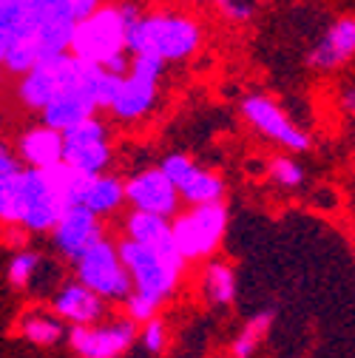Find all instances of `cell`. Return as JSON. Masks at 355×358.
<instances>
[{
  "label": "cell",
  "mask_w": 355,
  "mask_h": 358,
  "mask_svg": "<svg viewBox=\"0 0 355 358\" xmlns=\"http://www.w3.org/2000/svg\"><path fill=\"white\" fill-rule=\"evenodd\" d=\"M103 6V0H0V60L12 74H26L40 55V29L55 20L80 23Z\"/></svg>",
  "instance_id": "obj_1"
},
{
  "label": "cell",
  "mask_w": 355,
  "mask_h": 358,
  "mask_svg": "<svg viewBox=\"0 0 355 358\" xmlns=\"http://www.w3.org/2000/svg\"><path fill=\"white\" fill-rule=\"evenodd\" d=\"M202 46V29L194 17L182 12H151L140 15L131 26L128 52L131 55H151L165 63H180L196 55Z\"/></svg>",
  "instance_id": "obj_2"
},
{
  "label": "cell",
  "mask_w": 355,
  "mask_h": 358,
  "mask_svg": "<svg viewBox=\"0 0 355 358\" xmlns=\"http://www.w3.org/2000/svg\"><path fill=\"white\" fill-rule=\"evenodd\" d=\"M140 15L143 12L131 3H125V6L103 3L97 12H92L77 23L74 40H71V55H77L85 63H94V66H106L108 60L125 55L131 26L140 20Z\"/></svg>",
  "instance_id": "obj_3"
},
{
  "label": "cell",
  "mask_w": 355,
  "mask_h": 358,
  "mask_svg": "<svg viewBox=\"0 0 355 358\" xmlns=\"http://www.w3.org/2000/svg\"><path fill=\"white\" fill-rule=\"evenodd\" d=\"M119 256L128 267L131 279H134V290L148 293L159 301H165L176 290L182 267L188 262L180 253V248H151L128 236L119 242Z\"/></svg>",
  "instance_id": "obj_4"
},
{
  "label": "cell",
  "mask_w": 355,
  "mask_h": 358,
  "mask_svg": "<svg viewBox=\"0 0 355 358\" xmlns=\"http://www.w3.org/2000/svg\"><path fill=\"white\" fill-rule=\"evenodd\" d=\"M92 69V63L80 60L77 55H60V57H49L37 63L34 69H29L26 74H20L17 83V100L29 108V111H43L57 94L68 92V88L80 85Z\"/></svg>",
  "instance_id": "obj_5"
},
{
  "label": "cell",
  "mask_w": 355,
  "mask_h": 358,
  "mask_svg": "<svg viewBox=\"0 0 355 358\" xmlns=\"http://www.w3.org/2000/svg\"><path fill=\"white\" fill-rule=\"evenodd\" d=\"M162 71H165V60L151 55H131V69L128 74H122L108 111L125 122L145 117L154 108Z\"/></svg>",
  "instance_id": "obj_6"
},
{
  "label": "cell",
  "mask_w": 355,
  "mask_h": 358,
  "mask_svg": "<svg viewBox=\"0 0 355 358\" xmlns=\"http://www.w3.org/2000/svg\"><path fill=\"white\" fill-rule=\"evenodd\" d=\"M171 225H173L176 248L188 262L205 259L219 248L222 236L228 231V208L225 202L191 205V210L180 213Z\"/></svg>",
  "instance_id": "obj_7"
},
{
  "label": "cell",
  "mask_w": 355,
  "mask_h": 358,
  "mask_svg": "<svg viewBox=\"0 0 355 358\" xmlns=\"http://www.w3.org/2000/svg\"><path fill=\"white\" fill-rule=\"evenodd\" d=\"M74 264H77V279L92 290H97L106 301H125L131 290H134V279H131L128 267L119 256V245L108 239H100Z\"/></svg>",
  "instance_id": "obj_8"
},
{
  "label": "cell",
  "mask_w": 355,
  "mask_h": 358,
  "mask_svg": "<svg viewBox=\"0 0 355 358\" xmlns=\"http://www.w3.org/2000/svg\"><path fill=\"white\" fill-rule=\"evenodd\" d=\"M20 199H23V216L20 228L40 234L52 231L60 216L66 213V199L60 196L57 185L52 182V176L46 168H23L20 173Z\"/></svg>",
  "instance_id": "obj_9"
},
{
  "label": "cell",
  "mask_w": 355,
  "mask_h": 358,
  "mask_svg": "<svg viewBox=\"0 0 355 358\" xmlns=\"http://www.w3.org/2000/svg\"><path fill=\"white\" fill-rule=\"evenodd\" d=\"M242 114L245 120L273 143H279L282 148L298 154V151H307L310 148V137L307 131H301L270 97H261V94H250L242 100Z\"/></svg>",
  "instance_id": "obj_10"
},
{
  "label": "cell",
  "mask_w": 355,
  "mask_h": 358,
  "mask_svg": "<svg viewBox=\"0 0 355 358\" xmlns=\"http://www.w3.org/2000/svg\"><path fill=\"white\" fill-rule=\"evenodd\" d=\"M63 162L82 173H103L111 162V143L106 125L92 117L71 131H66V154Z\"/></svg>",
  "instance_id": "obj_11"
},
{
  "label": "cell",
  "mask_w": 355,
  "mask_h": 358,
  "mask_svg": "<svg viewBox=\"0 0 355 358\" xmlns=\"http://www.w3.org/2000/svg\"><path fill=\"white\" fill-rule=\"evenodd\" d=\"M137 338V322H114V324H71L68 341L80 358H119L131 341Z\"/></svg>",
  "instance_id": "obj_12"
},
{
  "label": "cell",
  "mask_w": 355,
  "mask_h": 358,
  "mask_svg": "<svg viewBox=\"0 0 355 358\" xmlns=\"http://www.w3.org/2000/svg\"><path fill=\"white\" fill-rule=\"evenodd\" d=\"M100 239H106L103 236V225H100V216L94 210L82 208V205L66 208V213L60 216V222L52 228L55 248L66 259H71V262H77L80 256H85Z\"/></svg>",
  "instance_id": "obj_13"
},
{
  "label": "cell",
  "mask_w": 355,
  "mask_h": 358,
  "mask_svg": "<svg viewBox=\"0 0 355 358\" xmlns=\"http://www.w3.org/2000/svg\"><path fill=\"white\" fill-rule=\"evenodd\" d=\"M125 196H128L131 208L151 210V213L171 219V216H176V205H180L182 194L162 168H145L125 182Z\"/></svg>",
  "instance_id": "obj_14"
},
{
  "label": "cell",
  "mask_w": 355,
  "mask_h": 358,
  "mask_svg": "<svg viewBox=\"0 0 355 358\" xmlns=\"http://www.w3.org/2000/svg\"><path fill=\"white\" fill-rule=\"evenodd\" d=\"M159 168L173 179V185L180 188L182 199L191 205L222 202V196H225V182L216 173L194 165V159L185 154H168Z\"/></svg>",
  "instance_id": "obj_15"
},
{
  "label": "cell",
  "mask_w": 355,
  "mask_h": 358,
  "mask_svg": "<svg viewBox=\"0 0 355 358\" xmlns=\"http://www.w3.org/2000/svg\"><path fill=\"white\" fill-rule=\"evenodd\" d=\"M66 154V134L40 122L17 137V157L29 168H55L63 162Z\"/></svg>",
  "instance_id": "obj_16"
},
{
  "label": "cell",
  "mask_w": 355,
  "mask_h": 358,
  "mask_svg": "<svg viewBox=\"0 0 355 358\" xmlns=\"http://www.w3.org/2000/svg\"><path fill=\"white\" fill-rule=\"evenodd\" d=\"M52 307H55L57 316L63 322H68V324H97L106 316V299L88 285H82L80 279L66 285L55 296Z\"/></svg>",
  "instance_id": "obj_17"
},
{
  "label": "cell",
  "mask_w": 355,
  "mask_h": 358,
  "mask_svg": "<svg viewBox=\"0 0 355 358\" xmlns=\"http://www.w3.org/2000/svg\"><path fill=\"white\" fill-rule=\"evenodd\" d=\"M349 57H355V17H341L324 31L319 46L310 52V66L330 71L344 66Z\"/></svg>",
  "instance_id": "obj_18"
},
{
  "label": "cell",
  "mask_w": 355,
  "mask_h": 358,
  "mask_svg": "<svg viewBox=\"0 0 355 358\" xmlns=\"http://www.w3.org/2000/svg\"><path fill=\"white\" fill-rule=\"evenodd\" d=\"M122 202H128V196H125V182L119 176H111L106 171L103 173H85L77 205L94 210L97 216H106V213H114Z\"/></svg>",
  "instance_id": "obj_19"
},
{
  "label": "cell",
  "mask_w": 355,
  "mask_h": 358,
  "mask_svg": "<svg viewBox=\"0 0 355 358\" xmlns=\"http://www.w3.org/2000/svg\"><path fill=\"white\" fill-rule=\"evenodd\" d=\"M125 236L151 248H176L173 225L168 222V216L140 210V208H131V213L125 216Z\"/></svg>",
  "instance_id": "obj_20"
},
{
  "label": "cell",
  "mask_w": 355,
  "mask_h": 358,
  "mask_svg": "<svg viewBox=\"0 0 355 358\" xmlns=\"http://www.w3.org/2000/svg\"><path fill=\"white\" fill-rule=\"evenodd\" d=\"M202 293L210 304L228 307L236 299V273L228 262H210L202 276Z\"/></svg>",
  "instance_id": "obj_21"
},
{
  "label": "cell",
  "mask_w": 355,
  "mask_h": 358,
  "mask_svg": "<svg viewBox=\"0 0 355 358\" xmlns=\"http://www.w3.org/2000/svg\"><path fill=\"white\" fill-rule=\"evenodd\" d=\"M20 333L26 341H31L37 347H49L63 338V324H60V316L52 319L46 313H34V316L20 322Z\"/></svg>",
  "instance_id": "obj_22"
},
{
  "label": "cell",
  "mask_w": 355,
  "mask_h": 358,
  "mask_svg": "<svg viewBox=\"0 0 355 358\" xmlns=\"http://www.w3.org/2000/svg\"><path fill=\"white\" fill-rule=\"evenodd\" d=\"M270 324H273V313H270V310H264V313H259V316H253V319L245 324L242 336H239V338L233 341V347H231L233 358H250V355L256 352L259 341L268 336Z\"/></svg>",
  "instance_id": "obj_23"
},
{
  "label": "cell",
  "mask_w": 355,
  "mask_h": 358,
  "mask_svg": "<svg viewBox=\"0 0 355 358\" xmlns=\"http://www.w3.org/2000/svg\"><path fill=\"white\" fill-rule=\"evenodd\" d=\"M37 267H40V253L34 250H17L9 262V285L12 287H29L34 273H37Z\"/></svg>",
  "instance_id": "obj_24"
},
{
  "label": "cell",
  "mask_w": 355,
  "mask_h": 358,
  "mask_svg": "<svg viewBox=\"0 0 355 358\" xmlns=\"http://www.w3.org/2000/svg\"><path fill=\"white\" fill-rule=\"evenodd\" d=\"M268 173H270L273 182L282 185V188H298V185L304 182L301 165H298L296 159H290V157H276V159H270Z\"/></svg>",
  "instance_id": "obj_25"
},
{
  "label": "cell",
  "mask_w": 355,
  "mask_h": 358,
  "mask_svg": "<svg viewBox=\"0 0 355 358\" xmlns=\"http://www.w3.org/2000/svg\"><path fill=\"white\" fill-rule=\"evenodd\" d=\"M125 307H128V313H131V319L145 324V322L157 319V313H159L162 301H159V299H154V296H148V293L134 290V293H131V296L125 299Z\"/></svg>",
  "instance_id": "obj_26"
},
{
  "label": "cell",
  "mask_w": 355,
  "mask_h": 358,
  "mask_svg": "<svg viewBox=\"0 0 355 358\" xmlns=\"http://www.w3.org/2000/svg\"><path fill=\"white\" fill-rule=\"evenodd\" d=\"M140 338H143V344H145L148 352L159 355V352L165 350V344H168V330H165V324H162L159 319H151V322H145Z\"/></svg>",
  "instance_id": "obj_27"
},
{
  "label": "cell",
  "mask_w": 355,
  "mask_h": 358,
  "mask_svg": "<svg viewBox=\"0 0 355 358\" xmlns=\"http://www.w3.org/2000/svg\"><path fill=\"white\" fill-rule=\"evenodd\" d=\"M222 12H225V17L236 20V23H245L253 17V6L247 3V0H225L222 3Z\"/></svg>",
  "instance_id": "obj_28"
},
{
  "label": "cell",
  "mask_w": 355,
  "mask_h": 358,
  "mask_svg": "<svg viewBox=\"0 0 355 358\" xmlns=\"http://www.w3.org/2000/svg\"><path fill=\"white\" fill-rule=\"evenodd\" d=\"M341 106H344V111L355 114V85H352V88H347V92H344V97H341Z\"/></svg>",
  "instance_id": "obj_29"
}]
</instances>
